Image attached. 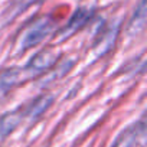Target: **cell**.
Listing matches in <instances>:
<instances>
[{
    "label": "cell",
    "instance_id": "cell-1",
    "mask_svg": "<svg viewBox=\"0 0 147 147\" xmlns=\"http://www.w3.org/2000/svg\"><path fill=\"white\" fill-rule=\"evenodd\" d=\"M55 29V20L51 16H38L23 26L18 36V51L25 52L32 46L39 45Z\"/></svg>",
    "mask_w": 147,
    "mask_h": 147
},
{
    "label": "cell",
    "instance_id": "cell-2",
    "mask_svg": "<svg viewBox=\"0 0 147 147\" xmlns=\"http://www.w3.org/2000/svg\"><path fill=\"white\" fill-rule=\"evenodd\" d=\"M59 56H61L59 51L56 48H53V46H48V48L42 49L22 69L23 75L26 78H36V77L42 75V74L48 72L49 69H52L58 63Z\"/></svg>",
    "mask_w": 147,
    "mask_h": 147
},
{
    "label": "cell",
    "instance_id": "cell-3",
    "mask_svg": "<svg viewBox=\"0 0 147 147\" xmlns=\"http://www.w3.org/2000/svg\"><path fill=\"white\" fill-rule=\"evenodd\" d=\"M94 18V12L91 9H78L75 13L72 15V18L68 20V23L58 32L56 35V42H62L68 38H71L72 35H75L78 30H81L82 28H85L91 19Z\"/></svg>",
    "mask_w": 147,
    "mask_h": 147
},
{
    "label": "cell",
    "instance_id": "cell-4",
    "mask_svg": "<svg viewBox=\"0 0 147 147\" xmlns=\"http://www.w3.org/2000/svg\"><path fill=\"white\" fill-rule=\"evenodd\" d=\"M146 140L144 121H138L125 128L113 143L111 147H143Z\"/></svg>",
    "mask_w": 147,
    "mask_h": 147
},
{
    "label": "cell",
    "instance_id": "cell-5",
    "mask_svg": "<svg viewBox=\"0 0 147 147\" xmlns=\"http://www.w3.org/2000/svg\"><path fill=\"white\" fill-rule=\"evenodd\" d=\"M52 102H53V97L51 94H42L38 98H35L25 108V111L22 114H23V117H28L29 120H36L48 111V108L52 105Z\"/></svg>",
    "mask_w": 147,
    "mask_h": 147
},
{
    "label": "cell",
    "instance_id": "cell-6",
    "mask_svg": "<svg viewBox=\"0 0 147 147\" xmlns=\"http://www.w3.org/2000/svg\"><path fill=\"white\" fill-rule=\"evenodd\" d=\"M23 71L19 68H9L5 69L3 72H0V91L7 92L13 87L19 85L22 78H23Z\"/></svg>",
    "mask_w": 147,
    "mask_h": 147
},
{
    "label": "cell",
    "instance_id": "cell-7",
    "mask_svg": "<svg viewBox=\"0 0 147 147\" xmlns=\"http://www.w3.org/2000/svg\"><path fill=\"white\" fill-rule=\"evenodd\" d=\"M146 10H147L146 9V0H140L137 7H136V12L133 13V16L128 22V26H127V33L130 36H134L143 30L144 23H146Z\"/></svg>",
    "mask_w": 147,
    "mask_h": 147
},
{
    "label": "cell",
    "instance_id": "cell-8",
    "mask_svg": "<svg viewBox=\"0 0 147 147\" xmlns=\"http://www.w3.org/2000/svg\"><path fill=\"white\" fill-rule=\"evenodd\" d=\"M23 114L20 111H10L0 117V137H7L20 124Z\"/></svg>",
    "mask_w": 147,
    "mask_h": 147
}]
</instances>
